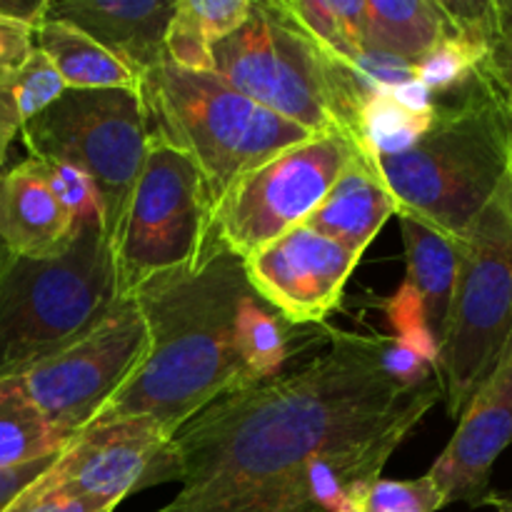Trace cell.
<instances>
[{
  "label": "cell",
  "instance_id": "2e32d148",
  "mask_svg": "<svg viewBox=\"0 0 512 512\" xmlns=\"http://www.w3.org/2000/svg\"><path fill=\"white\" fill-rule=\"evenodd\" d=\"M173 8L168 0H48L45 15L88 33L143 78L163 58Z\"/></svg>",
  "mask_w": 512,
  "mask_h": 512
},
{
  "label": "cell",
  "instance_id": "e0dca14e",
  "mask_svg": "<svg viewBox=\"0 0 512 512\" xmlns=\"http://www.w3.org/2000/svg\"><path fill=\"white\" fill-rule=\"evenodd\" d=\"M393 215V195L385 188L375 160L355 148L353 158L305 223L363 258L368 245Z\"/></svg>",
  "mask_w": 512,
  "mask_h": 512
},
{
  "label": "cell",
  "instance_id": "6da1fadb",
  "mask_svg": "<svg viewBox=\"0 0 512 512\" xmlns=\"http://www.w3.org/2000/svg\"><path fill=\"white\" fill-rule=\"evenodd\" d=\"M440 380L405 390L385 373L380 335L335 333L290 375L233 390L173 435L180 493L155 512H318L305 465L395 428L415 430Z\"/></svg>",
  "mask_w": 512,
  "mask_h": 512
},
{
  "label": "cell",
  "instance_id": "8fae6325",
  "mask_svg": "<svg viewBox=\"0 0 512 512\" xmlns=\"http://www.w3.org/2000/svg\"><path fill=\"white\" fill-rule=\"evenodd\" d=\"M148 345L143 310L128 295L115 300L88 333L13 380L38 413L70 438L93 423L105 403L133 378Z\"/></svg>",
  "mask_w": 512,
  "mask_h": 512
},
{
  "label": "cell",
  "instance_id": "cb8c5ba5",
  "mask_svg": "<svg viewBox=\"0 0 512 512\" xmlns=\"http://www.w3.org/2000/svg\"><path fill=\"white\" fill-rule=\"evenodd\" d=\"M238 355L250 383L278 378L288 360V335L283 318L268 308L255 293L243 300L238 313Z\"/></svg>",
  "mask_w": 512,
  "mask_h": 512
},
{
  "label": "cell",
  "instance_id": "f1b7e54d",
  "mask_svg": "<svg viewBox=\"0 0 512 512\" xmlns=\"http://www.w3.org/2000/svg\"><path fill=\"white\" fill-rule=\"evenodd\" d=\"M43 165L48 170V180L53 190L60 195L63 205L78 223L83 218H90V215H98L103 220V203H100L98 190L90 183L88 175H83L75 168H68V165Z\"/></svg>",
  "mask_w": 512,
  "mask_h": 512
},
{
  "label": "cell",
  "instance_id": "d4e9b609",
  "mask_svg": "<svg viewBox=\"0 0 512 512\" xmlns=\"http://www.w3.org/2000/svg\"><path fill=\"white\" fill-rule=\"evenodd\" d=\"M280 5L323 48L343 58L365 48V0H280Z\"/></svg>",
  "mask_w": 512,
  "mask_h": 512
},
{
  "label": "cell",
  "instance_id": "52a82bcc",
  "mask_svg": "<svg viewBox=\"0 0 512 512\" xmlns=\"http://www.w3.org/2000/svg\"><path fill=\"white\" fill-rule=\"evenodd\" d=\"M460 263L438 345V380L460 418L512 333V168L460 235Z\"/></svg>",
  "mask_w": 512,
  "mask_h": 512
},
{
  "label": "cell",
  "instance_id": "d6986e66",
  "mask_svg": "<svg viewBox=\"0 0 512 512\" xmlns=\"http://www.w3.org/2000/svg\"><path fill=\"white\" fill-rule=\"evenodd\" d=\"M35 48L48 58L65 90H140L128 63L65 20L45 15L35 25Z\"/></svg>",
  "mask_w": 512,
  "mask_h": 512
},
{
  "label": "cell",
  "instance_id": "5bb4252c",
  "mask_svg": "<svg viewBox=\"0 0 512 512\" xmlns=\"http://www.w3.org/2000/svg\"><path fill=\"white\" fill-rule=\"evenodd\" d=\"M512 445V333L493 373L470 398L453 438L425 478L438 488L445 505H488L490 478L505 448Z\"/></svg>",
  "mask_w": 512,
  "mask_h": 512
},
{
  "label": "cell",
  "instance_id": "44dd1931",
  "mask_svg": "<svg viewBox=\"0 0 512 512\" xmlns=\"http://www.w3.org/2000/svg\"><path fill=\"white\" fill-rule=\"evenodd\" d=\"M253 0H175L163 55L178 68L213 73V48L248 20Z\"/></svg>",
  "mask_w": 512,
  "mask_h": 512
},
{
  "label": "cell",
  "instance_id": "277c9868",
  "mask_svg": "<svg viewBox=\"0 0 512 512\" xmlns=\"http://www.w3.org/2000/svg\"><path fill=\"white\" fill-rule=\"evenodd\" d=\"M213 73L245 98L308 133L338 130L355 143L370 88L345 58L310 38L280 5L260 0L213 48Z\"/></svg>",
  "mask_w": 512,
  "mask_h": 512
},
{
  "label": "cell",
  "instance_id": "1f68e13d",
  "mask_svg": "<svg viewBox=\"0 0 512 512\" xmlns=\"http://www.w3.org/2000/svg\"><path fill=\"white\" fill-rule=\"evenodd\" d=\"M55 458V455H53ZM38 460V463H30V465H20V468H8V470H0V510L20 493V490L28 488L40 473L50 465V460Z\"/></svg>",
  "mask_w": 512,
  "mask_h": 512
},
{
  "label": "cell",
  "instance_id": "9c48e42d",
  "mask_svg": "<svg viewBox=\"0 0 512 512\" xmlns=\"http://www.w3.org/2000/svg\"><path fill=\"white\" fill-rule=\"evenodd\" d=\"M30 158L88 175L113 235L143 168L150 120L140 90H65L20 133Z\"/></svg>",
  "mask_w": 512,
  "mask_h": 512
},
{
  "label": "cell",
  "instance_id": "83f0119b",
  "mask_svg": "<svg viewBox=\"0 0 512 512\" xmlns=\"http://www.w3.org/2000/svg\"><path fill=\"white\" fill-rule=\"evenodd\" d=\"M483 78L493 85L498 98L512 118V3H500V23L490 40L485 63L480 65Z\"/></svg>",
  "mask_w": 512,
  "mask_h": 512
},
{
  "label": "cell",
  "instance_id": "4316f807",
  "mask_svg": "<svg viewBox=\"0 0 512 512\" xmlns=\"http://www.w3.org/2000/svg\"><path fill=\"white\" fill-rule=\"evenodd\" d=\"M443 495L428 478L418 480H373L350 503L348 512H438Z\"/></svg>",
  "mask_w": 512,
  "mask_h": 512
},
{
  "label": "cell",
  "instance_id": "7402d4cb",
  "mask_svg": "<svg viewBox=\"0 0 512 512\" xmlns=\"http://www.w3.org/2000/svg\"><path fill=\"white\" fill-rule=\"evenodd\" d=\"M63 93V80L38 48L15 68H0V173L10 145L20 138L25 125Z\"/></svg>",
  "mask_w": 512,
  "mask_h": 512
},
{
  "label": "cell",
  "instance_id": "603a6c76",
  "mask_svg": "<svg viewBox=\"0 0 512 512\" xmlns=\"http://www.w3.org/2000/svg\"><path fill=\"white\" fill-rule=\"evenodd\" d=\"M65 443L68 438L38 413L13 378L0 380V470L53 458Z\"/></svg>",
  "mask_w": 512,
  "mask_h": 512
},
{
  "label": "cell",
  "instance_id": "7a4b0ae2",
  "mask_svg": "<svg viewBox=\"0 0 512 512\" xmlns=\"http://www.w3.org/2000/svg\"><path fill=\"white\" fill-rule=\"evenodd\" d=\"M253 293L238 255L205 243L195 265L133 295L148 325V353L93 420L145 418L175 435L200 410L248 388L238 355V313Z\"/></svg>",
  "mask_w": 512,
  "mask_h": 512
},
{
  "label": "cell",
  "instance_id": "4fadbf2b",
  "mask_svg": "<svg viewBox=\"0 0 512 512\" xmlns=\"http://www.w3.org/2000/svg\"><path fill=\"white\" fill-rule=\"evenodd\" d=\"M360 255L308 223L243 260L253 293L293 325H318L340 305Z\"/></svg>",
  "mask_w": 512,
  "mask_h": 512
},
{
  "label": "cell",
  "instance_id": "484cf974",
  "mask_svg": "<svg viewBox=\"0 0 512 512\" xmlns=\"http://www.w3.org/2000/svg\"><path fill=\"white\" fill-rule=\"evenodd\" d=\"M485 55H488V45L450 30L448 38L440 40L430 53L413 63L415 80L423 83L435 98L453 93L478 73L480 65L485 63Z\"/></svg>",
  "mask_w": 512,
  "mask_h": 512
},
{
  "label": "cell",
  "instance_id": "9a60e30c",
  "mask_svg": "<svg viewBox=\"0 0 512 512\" xmlns=\"http://www.w3.org/2000/svg\"><path fill=\"white\" fill-rule=\"evenodd\" d=\"M78 220L70 215L40 160L0 173V248L15 258L45 260L65 253Z\"/></svg>",
  "mask_w": 512,
  "mask_h": 512
},
{
  "label": "cell",
  "instance_id": "5b68a950",
  "mask_svg": "<svg viewBox=\"0 0 512 512\" xmlns=\"http://www.w3.org/2000/svg\"><path fill=\"white\" fill-rule=\"evenodd\" d=\"M118 300L103 220L78 223L55 258H15L0 248V380L15 378L88 333Z\"/></svg>",
  "mask_w": 512,
  "mask_h": 512
},
{
  "label": "cell",
  "instance_id": "7c38bea8",
  "mask_svg": "<svg viewBox=\"0 0 512 512\" xmlns=\"http://www.w3.org/2000/svg\"><path fill=\"white\" fill-rule=\"evenodd\" d=\"M38 480L48 488L118 508L140 490L180 483V458L173 435L150 420H93L70 435Z\"/></svg>",
  "mask_w": 512,
  "mask_h": 512
},
{
  "label": "cell",
  "instance_id": "d6a6232c",
  "mask_svg": "<svg viewBox=\"0 0 512 512\" xmlns=\"http://www.w3.org/2000/svg\"><path fill=\"white\" fill-rule=\"evenodd\" d=\"M488 505H493L495 512H512V498H505V495L493 493V498H490Z\"/></svg>",
  "mask_w": 512,
  "mask_h": 512
},
{
  "label": "cell",
  "instance_id": "4dcf8cb0",
  "mask_svg": "<svg viewBox=\"0 0 512 512\" xmlns=\"http://www.w3.org/2000/svg\"><path fill=\"white\" fill-rule=\"evenodd\" d=\"M35 50V25L0 15V68H15Z\"/></svg>",
  "mask_w": 512,
  "mask_h": 512
},
{
  "label": "cell",
  "instance_id": "f546056e",
  "mask_svg": "<svg viewBox=\"0 0 512 512\" xmlns=\"http://www.w3.org/2000/svg\"><path fill=\"white\" fill-rule=\"evenodd\" d=\"M38 478L28 488L20 490L0 512H115V508H108V505H98L93 500L58 488H48Z\"/></svg>",
  "mask_w": 512,
  "mask_h": 512
},
{
  "label": "cell",
  "instance_id": "ba28073f",
  "mask_svg": "<svg viewBox=\"0 0 512 512\" xmlns=\"http://www.w3.org/2000/svg\"><path fill=\"white\" fill-rule=\"evenodd\" d=\"M210 218L213 200L193 160L150 133L143 168L108 240L118 298L198 263Z\"/></svg>",
  "mask_w": 512,
  "mask_h": 512
},
{
  "label": "cell",
  "instance_id": "8992f818",
  "mask_svg": "<svg viewBox=\"0 0 512 512\" xmlns=\"http://www.w3.org/2000/svg\"><path fill=\"white\" fill-rule=\"evenodd\" d=\"M140 93L150 133L193 160L213 208L233 180L313 135L245 98L218 73L178 68L165 55L143 75Z\"/></svg>",
  "mask_w": 512,
  "mask_h": 512
},
{
  "label": "cell",
  "instance_id": "30bf717a",
  "mask_svg": "<svg viewBox=\"0 0 512 512\" xmlns=\"http://www.w3.org/2000/svg\"><path fill=\"white\" fill-rule=\"evenodd\" d=\"M358 145L345 133H313L248 170L215 203L210 238L240 260L250 258L323 203Z\"/></svg>",
  "mask_w": 512,
  "mask_h": 512
},
{
  "label": "cell",
  "instance_id": "ac0fdd59",
  "mask_svg": "<svg viewBox=\"0 0 512 512\" xmlns=\"http://www.w3.org/2000/svg\"><path fill=\"white\" fill-rule=\"evenodd\" d=\"M395 218L403 233L405 265H408L405 285L413 288V293L423 303L425 323L435 343L440 345L450 300H453L455 278H458L460 240L410 215L398 213Z\"/></svg>",
  "mask_w": 512,
  "mask_h": 512
},
{
  "label": "cell",
  "instance_id": "ffe728a7",
  "mask_svg": "<svg viewBox=\"0 0 512 512\" xmlns=\"http://www.w3.org/2000/svg\"><path fill=\"white\" fill-rule=\"evenodd\" d=\"M450 35L440 0H365V48L418 63Z\"/></svg>",
  "mask_w": 512,
  "mask_h": 512
},
{
  "label": "cell",
  "instance_id": "3957f363",
  "mask_svg": "<svg viewBox=\"0 0 512 512\" xmlns=\"http://www.w3.org/2000/svg\"><path fill=\"white\" fill-rule=\"evenodd\" d=\"M453 93L415 145L373 160L395 215L460 238L512 168V118L480 70Z\"/></svg>",
  "mask_w": 512,
  "mask_h": 512
}]
</instances>
